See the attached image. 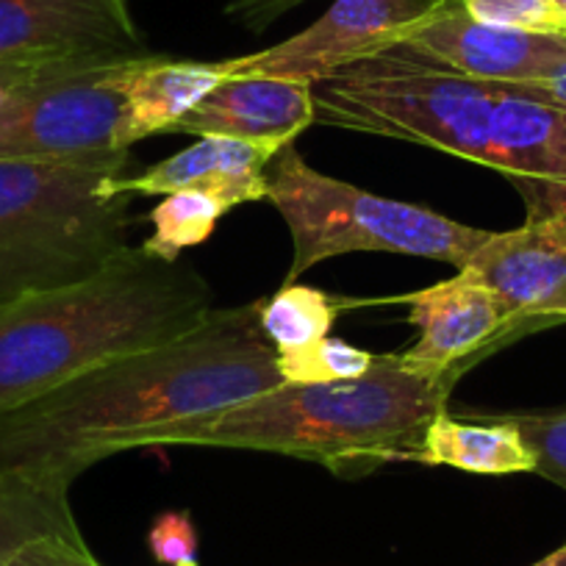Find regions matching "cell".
Listing matches in <instances>:
<instances>
[{
	"label": "cell",
	"mask_w": 566,
	"mask_h": 566,
	"mask_svg": "<svg viewBox=\"0 0 566 566\" xmlns=\"http://www.w3.org/2000/svg\"><path fill=\"white\" fill-rule=\"evenodd\" d=\"M261 301L214 306L198 328L92 364L0 413V472L73 486L75 478L159 424L203 417L283 384Z\"/></svg>",
	"instance_id": "1"
},
{
	"label": "cell",
	"mask_w": 566,
	"mask_h": 566,
	"mask_svg": "<svg viewBox=\"0 0 566 566\" xmlns=\"http://www.w3.org/2000/svg\"><path fill=\"white\" fill-rule=\"evenodd\" d=\"M459 378L417 375L386 353L361 378L281 384L220 411L159 424L136 448L259 450L361 478L391 461H413Z\"/></svg>",
	"instance_id": "2"
},
{
	"label": "cell",
	"mask_w": 566,
	"mask_h": 566,
	"mask_svg": "<svg viewBox=\"0 0 566 566\" xmlns=\"http://www.w3.org/2000/svg\"><path fill=\"white\" fill-rule=\"evenodd\" d=\"M214 290L187 261L130 244L108 266L62 290L0 306V413L12 411L103 358L198 328Z\"/></svg>",
	"instance_id": "3"
},
{
	"label": "cell",
	"mask_w": 566,
	"mask_h": 566,
	"mask_svg": "<svg viewBox=\"0 0 566 566\" xmlns=\"http://www.w3.org/2000/svg\"><path fill=\"white\" fill-rule=\"evenodd\" d=\"M130 150L0 159V306L97 275L128 250Z\"/></svg>",
	"instance_id": "4"
},
{
	"label": "cell",
	"mask_w": 566,
	"mask_h": 566,
	"mask_svg": "<svg viewBox=\"0 0 566 566\" xmlns=\"http://www.w3.org/2000/svg\"><path fill=\"white\" fill-rule=\"evenodd\" d=\"M500 86L391 45L317 81L314 123L411 142L489 167Z\"/></svg>",
	"instance_id": "5"
},
{
	"label": "cell",
	"mask_w": 566,
	"mask_h": 566,
	"mask_svg": "<svg viewBox=\"0 0 566 566\" xmlns=\"http://www.w3.org/2000/svg\"><path fill=\"white\" fill-rule=\"evenodd\" d=\"M266 200L281 211L295 244L283 286L319 261L345 253L417 255L464 270L492 233L325 176L295 145H286L266 165Z\"/></svg>",
	"instance_id": "6"
},
{
	"label": "cell",
	"mask_w": 566,
	"mask_h": 566,
	"mask_svg": "<svg viewBox=\"0 0 566 566\" xmlns=\"http://www.w3.org/2000/svg\"><path fill=\"white\" fill-rule=\"evenodd\" d=\"M130 62L62 64L14 86L0 101V159H70L125 150L119 81Z\"/></svg>",
	"instance_id": "7"
},
{
	"label": "cell",
	"mask_w": 566,
	"mask_h": 566,
	"mask_svg": "<svg viewBox=\"0 0 566 566\" xmlns=\"http://www.w3.org/2000/svg\"><path fill=\"white\" fill-rule=\"evenodd\" d=\"M448 7V0H336L306 31L266 51L222 59L228 78L266 75L314 86L336 70L400 45L413 25Z\"/></svg>",
	"instance_id": "8"
},
{
	"label": "cell",
	"mask_w": 566,
	"mask_h": 566,
	"mask_svg": "<svg viewBox=\"0 0 566 566\" xmlns=\"http://www.w3.org/2000/svg\"><path fill=\"white\" fill-rule=\"evenodd\" d=\"M459 272L489 286L525 334L566 323V195L527 203V220L489 233Z\"/></svg>",
	"instance_id": "9"
},
{
	"label": "cell",
	"mask_w": 566,
	"mask_h": 566,
	"mask_svg": "<svg viewBox=\"0 0 566 566\" xmlns=\"http://www.w3.org/2000/svg\"><path fill=\"white\" fill-rule=\"evenodd\" d=\"M148 56L128 0H0V64H108Z\"/></svg>",
	"instance_id": "10"
},
{
	"label": "cell",
	"mask_w": 566,
	"mask_h": 566,
	"mask_svg": "<svg viewBox=\"0 0 566 566\" xmlns=\"http://www.w3.org/2000/svg\"><path fill=\"white\" fill-rule=\"evenodd\" d=\"M395 301L408 303V319L419 328V339L397 356L417 375H464L483 353L525 334L500 297L467 272Z\"/></svg>",
	"instance_id": "11"
},
{
	"label": "cell",
	"mask_w": 566,
	"mask_h": 566,
	"mask_svg": "<svg viewBox=\"0 0 566 566\" xmlns=\"http://www.w3.org/2000/svg\"><path fill=\"white\" fill-rule=\"evenodd\" d=\"M400 45L461 75L500 84H542L566 67V34L478 23L464 9H439Z\"/></svg>",
	"instance_id": "12"
},
{
	"label": "cell",
	"mask_w": 566,
	"mask_h": 566,
	"mask_svg": "<svg viewBox=\"0 0 566 566\" xmlns=\"http://www.w3.org/2000/svg\"><path fill=\"white\" fill-rule=\"evenodd\" d=\"M314 123L308 84L266 75H233L184 114L167 134L228 136L286 148Z\"/></svg>",
	"instance_id": "13"
},
{
	"label": "cell",
	"mask_w": 566,
	"mask_h": 566,
	"mask_svg": "<svg viewBox=\"0 0 566 566\" xmlns=\"http://www.w3.org/2000/svg\"><path fill=\"white\" fill-rule=\"evenodd\" d=\"M281 150L277 145H264V142L198 136L195 145L167 156L148 170L117 178L114 187L130 198L198 189L214 195L228 209H237L242 203L266 200V165Z\"/></svg>",
	"instance_id": "14"
},
{
	"label": "cell",
	"mask_w": 566,
	"mask_h": 566,
	"mask_svg": "<svg viewBox=\"0 0 566 566\" xmlns=\"http://www.w3.org/2000/svg\"><path fill=\"white\" fill-rule=\"evenodd\" d=\"M226 78L222 62H178L154 53L134 59L119 81L125 95L123 148L130 150L145 136L167 134Z\"/></svg>",
	"instance_id": "15"
},
{
	"label": "cell",
	"mask_w": 566,
	"mask_h": 566,
	"mask_svg": "<svg viewBox=\"0 0 566 566\" xmlns=\"http://www.w3.org/2000/svg\"><path fill=\"white\" fill-rule=\"evenodd\" d=\"M417 464L453 467L472 475H516L533 472V453L516 424L505 417L492 422H464L439 411L424 428Z\"/></svg>",
	"instance_id": "16"
},
{
	"label": "cell",
	"mask_w": 566,
	"mask_h": 566,
	"mask_svg": "<svg viewBox=\"0 0 566 566\" xmlns=\"http://www.w3.org/2000/svg\"><path fill=\"white\" fill-rule=\"evenodd\" d=\"M48 536L84 538L70 509V489L20 472H0V566Z\"/></svg>",
	"instance_id": "17"
},
{
	"label": "cell",
	"mask_w": 566,
	"mask_h": 566,
	"mask_svg": "<svg viewBox=\"0 0 566 566\" xmlns=\"http://www.w3.org/2000/svg\"><path fill=\"white\" fill-rule=\"evenodd\" d=\"M350 308V301L312 290V286H281L270 301H261V328L272 342L277 356L297 353L328 339L339 312Z\"/></svg>",
	"instance_id": "18"
},
{
	"label": "cell",
	"mask_w": 566,
	"mask_h": 566,
	"mask_svg": "<svg viewBox=\"0 0 566 566\" xmlns=\"http://www.w3.org/2000/svg\"><path fill=\"white\" fill-rule=\"evenodd\" d=\"M228 211L231 209L222 200L198 189L165 195V200L148 214L154 233L142 242V248L165 261H178L184 250L203 244Z\"/></svg>",
	"instance_id": "19"
},
{
	"label": "cell",
	"mask_w": 566,
	"mask_h": 566,
	"mask_svg": "<svg viewBox=\"0 0 566 566\" xmlns=\"http://www.w3.org/2000/svg\"><path fill=\"white\" fill-rule=\"evenodd\" d=\"M375 358L378 356L369 350L328 336L306 350L277 356V369L283 375V384H331V380L361 378L373 367Z\"/></svg>",
	"instance_id": "20"
},
{
	"label": "cell",
	"mask_w": 566,
	"mask_h": 566,
	"mask_svg": "<svg viewBox=\"0 0 566 566\" xmlns=\"http://www.w3.org/2000/svg\"><path fill=\"white\" fill-rule=\"evenodd\" d=\"M525 439L533 453V472L553 481L566 492V408L555 411L503 413Z\"/></svg>",
	"instance_id": "21"
},
{
	"label": "cell",
	"mask_w": 566,
	"mask_h": 566,
	"mask_svg": "<svg viewBox=\"0 0 566 566\" xmlns=\"http://www.w3.org/2000/svg\"><path fill=\"white\" fill-rule=\"evenodd\" d=\"M461 9L478 23L500 29L566 34V9L555 0H461Z\"/></svg>",
	"instance_id": "22"
},
{
	"label": "cell",
	"mask_w": 566,
	"mask_h": 566,
	"mask_svg": "<svg viewBox=\"0 0 566 566\" xmlns=\"http://www.w3.org/2000/svg\"><path fill=\"white\" fill-rule=\"evenodd\" d=\"M148 547L154 558L165 566H200L198 531L184 511H167L156 516L148 533Z\"/></svg>",
	"instance_id": "23"
},
{
	"label": "cell",
	"mask_w": 566,
	"mask_h": 566,
	"mask_svg": "<svg viewBox=\"0 0 566 566\" xmlns=\"http://www.w3.org/2000/svg\"><path fill=\"white\" fill-rule=\"evenodd\" d=\"M9 566H101L84 538L48 536L29 544Z\"/></svg>",
	"instance_id": "24"
},
{
	"label": "cell",
	"mask_w": 566,
	"mask_h": 566,
	"mask_svg": "<svg viewBox=\"0 0 566 566\" xmlns=\"http://www.w3.org/2000/svg\"><path fill=\"white\" fill-rule=\"evenodd\" d=\"M86 64H95V62H86ZM51 67H62V64H45V67H36V64H0V101L20 86L23 81L34 78V75L45 73Z\"/></svg>",
	"instance_id": "25"
},
{
	"label": "cell",
	"mask_w": 566,
	"mask_h": 566,
	"mask_svg": "<svg viewBox=\"0 0 566 566\" xmlns=\"http://www.w3.org/2000/svg\"><path fill=\"white\" fill-rule=\"evenodd\" d=\"M536 90H542L544 95L549 97V101H555L558 106H566V67H560L558 73L549 75L547 81H542V84H533Z\"/></svg>",
	"instance_id": "26"
},
{
	"label": "cell",
	"mask_w": 566,
	"mask_h": 566,
	"mask_svg": "<svg viewBox=\"0 0 566 566\" xmlns=\"http://www.w3.org/2000/svg\"><path fill=\"white\" fill-rule=\"evenodd\" d=\"M533 566H566V542L558 549H553L549 555H544L542 560H536Z\"/></svg>",
	"instance_id": "27"
},
{
	"label": "cell",
	"mask_w": 566,
	"mask_h": 566,
	"mask_svg": "<svg viewBox=\"0 0 566 566\" xmlns=\"http://www.w3.org/2000/svg\"><path fill=\"white\" fill-rule=\"evenodd\" d=\"M555 3H558L560 9H566V0H555Z\"/></svg>",
	"instance_id": "28"
}]
</instances>
